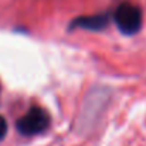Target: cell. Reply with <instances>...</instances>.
Here are the masks:
<instances>
[{
    "mask_svg": "<svg viewBox=\"0 0 146 146\" xmlns=\"http://www.w3.org/2000/svg\"><path fill=\"white\" fill-rule=\"evenodd\" d=\"M109 23V14L102 13V14H94V16H81L77 17L71 21L70 30L72 29H82L88 31H101L106 29Z\"/></svg>",
    "mask_w": 146,
    "mask_h": 146,
    "instance_id": "obj_3",
    "label": "cell"
},
{
    "mask_svg": "<svg viewBox=\"0 0 146 146\" xmlns=\"http://www.w3.org/2000/svg\"><path fill=\"white\" fill-rule=\"evenodd\" d=\"M6 133H7V122H6V119L0 115V142L4 139Z\"/></svg>",
    "mask_w": 146,
    "mask_h": 146,
    "instance_id": "obj_4",
    "label": "cell"
},
{
    "mask_svg": "<svg viewBox=\"0 0 146 146\" xmlns=\"http://www.w3.org/2000/svg\"><path fill=\"white\" fill-rule=\"evenodd\" d=\"M50 123L51 119L47 111L40 106H33L16 122V128L23 136H34L46 132Z\"/></svg>",
    "mask_w": 146,
    "mask_h": 146,
    "instance_id": "obj_2",
    "label": "cell"
},
{
    "mask_svg": "<svg viewBox=\"0 0 146 146\" xmlns=\"http://www.w3.org/2000/svg\"><path fill=\"white\" fill-rule=\"evenodd\" d=\"M113 21L125 36H135L142 29V10L132 3H122L113 11Z\"/></svg>",
    "mask_w": 146,
    "mask_h": 146,
    "instance_id": "obj_1",
    "label": "cell"
}]
</instances>
